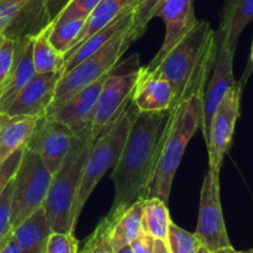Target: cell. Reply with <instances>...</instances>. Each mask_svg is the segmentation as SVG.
Instances as JSON below:
<instances>
[{"label": "cell", "mask_w": 253, "mask_h": 253, "mask_svg": "<svg viewBox=\"0 0 253 253\" xmlns=\"http://www.w3.org/2000/svg\"><path fill=\"white\" fill-rule=\"evenodd\" d=\"M242 253H253V249L250 250V251H246V252H242Z\"/></svg>", "instance_id": "f6af8a7d"}, {"label": "cell", "mask_w": 253, "mask_h": 253, "mask_svg": "<svg viewBox=\"0 0 253 253\" xmlns=\"http://www.w3.org/2000/svg\"><path fill=\"white\" fill-rule=\"evenodd\" d=\"M141 67L140 56L136 53L116 64L108 73L91 119L89 133L91 143L95 142L106 127L115 121L119 114L131 103Z\"/></svg>", "instance_id": "52a82bcc"}, {"label": "cell", "mask_w": 253, "mask_h": 253, "mask_svg": "<svg viewBox=\"0 0 253 253\" xmlns=\"http://www.w3.org/2000/svg\"><path fill=\"white\" fill-rule=\"evenodd\" d=\"M22 150H24V147L21 150L16 151L14 155L10 156L5 162H2L0 165V194L4 192L7 184L14 179L15 173H16L17 167L20 165V161H21Z\"/></svg>", "instance_id": "e575fe53"}, {"label": "cell", "mask_w": 253, "mask_h": 253, "mask_svg": "<svg viewBox=\"0 0 253 253\" xmlns=\"http://www.w3.org/2000/svg\"><path fill=\"white\" fill-rule=\"evenodd\" d=\"M202 121L203 96H195L170 109L147 198H160L168 204L185 148L198 128L202 127Z\"/></svg>", "instance_id": "3957f363"}, {"label": "cell", "mask_w": 253, "mask_h": 253, "mask_svg": "<svg viewBox=\"0 0 253 253\" xmlns=\"http://www.w3.org/2000/svg\"><path fill=\"white\" fill-rule=\"evenodd\" d=\"M155 241L151 235L141 232L135 240L130 244L131 250L133 253H153V249H155Z\"/></svg>", "instance_id": "d590c367"}, {"label": "cell", "mask_w": 253, "mask_h": 253, "mask_svg": "<svg viewBox=\"0 0 253 253\" xmlns=\"http://www.w3.org/2000/svg\"><path fill=\"white\" fill-rule=\"evenodd\" d=\"M51 180V172L47 169L41 157L34 151L24 147L21 161L12 180V229L43 207Z\"/></svg>", "instance_id": "ba28073f"}, {"label": "cell", "mask_w": 253, "mask_h": 253, "mask_svg": "<svg viewBox=\"0 0 253 253\" xmlns=\"http://www.w3.org/2000/svg\"><path fill=\"white\" fill-rule=\"evenodd\" d=\"M158 2L160 0H135L132 9V35L135 41L146 32Z\"/></svg>", "instance_id": "f546056e"}, {"label": "cell", "mask_w": 253, "mask_h": 253, "mask_svg": "<svg viewBox=\"0 0 253 253\" xmlns=\"http://www.w3.org/2000/svg\"><path fill=\"white\" fill-rule=\"evenodd\" d=\"M195 236L203 247L212 253L232 246L222 212L219 169L209 168L204 177Z\"/></svg>", "instance_id": "9c48e42d"}, {"label": "cell", "mask_w": 253, "mask_h": 253, "mask_svg": "<svg viewBox=\"0 0 253 253\" xmlns=\"http://www.w3.org/2000/svg\"><path fill=\"white\" fill-rule=\"evenodd\" d=\"M153 253H170L168 250L167 244L163 240H156L155 241V249H153Z\"/></svg>", "instance_id": "ab89813d"}, {"label": "cell", "mask_w": 253, "mask_h": 253, "mask_svg": "<svg viewBox=\"0 0 253 253\" xmlns=\"http://www.w3.org/2000/svg\"><path fill=\"white\" fill-rule=\"evenodd\" d=\"M252 68H253V41H252V47H251V54H250V63H249V67H247L246 72L244 73V77H242V79L240 82L242 83V85H246V82L247 79H249L250 74H251L252 72Z\"/></svg>", "instance_id": "f35d334b"}, {"label": "cell", "mask_w": 253, "mask_h": 253, "mask_svg": "<svg viewBox=\"0 0 253 253\" xmlns=\"http://www.w3.org/2000/svg\"><path fill=\"white\" fill-rule=\"evenodd\" d=\"M111 225H113V219L109 215L101 219L95 230L86 239L83 249L78 251V253H115L110 237Z\"/></svg>", "instance_id": "83f0119b"}, {"label": "cell", "mask_w": 253, "mask_h": 253, "mask_svg": "<svg viewBox=\"0 0 253 253\" xmlns=\"http://www.w3.org/2000/svg\"><path fill=\"white\" fill-rule=\"evenodd\" d=\"M198 253H212V252H210L209 250H207V249H205V247L202 246L199 249V251H198Z\"/></svg>", "instance_id": "7bdbcfd3"}, {"label": "cell", "mask_w": 253, "mask_h": 253, "mask_svg": "<svg viewBox=\"0 0 253 253\" xmlns=\"http://www.w3.org/2000/svg\"><path fill=\"white\" fill-rule=\"evenodd\" d=\"M69 0H46V11L48 16L49 24L57 17V15L62 11Z\"/></svg>", "instance_id": "8d00e7d4"}, {"label": "cell", "mask_w": 253, "mask_h": 253, "mask_svg": "<svg viewBox=\"0 0 253 253\" xmlns=\"http://www.w3.org/2000/svg\"><path fill=\"white\" fill-rule=\"evenodd\" d=\"M217 49V32L208 21L198 20L152 71L146 72L141 67V72L165 78L170 84L173 108L195 96H204Z\"/></svg>", "instance_id": "7a4b0ae2"}, {"label": "cell", "mask_w": 253, "mask_h": 253, "mask_svg": "<svg viewBox=\"0 0 253 253\" xmlns=\"http://www.w3.org/2000/svg\"><path fill=\"white\" fill-rule=\"evenodd\" d=\"M78 245L74 234L52 232L47 242L46 253H78Z\"/></svg>", "instance_id": "836d02e7"}, {"label": "cell", "mask_w": 253, "mask_h": 253, "mask_svg": "<svg viewBox=\"0 0 253 253\" xmlns=\"http://www.w3.org/2000/svg\"><path fill=\"white\" fill-rule=\"evenodd\" d=\"M172 222L167 203L156 197L142 199V231L156 240H167Z\"/></svg>", "instance_id": "d4e9b609"}, {"label": "cell", "mask_w": 253, "mask_h": 253, "mask_svg": "<svg viewBox=\"0 0 253 253\" xmlns=\"http://www.w3.org/2000/svg\"><path fill=\"white\" fill-rule=\"evenodd\" d=\"M133 4H135V0H101L96 5L95 9L91 11V14L86 17L85 24H84L81 34L78 35V37L74 41L73 46H72V48L68 52L76 49L88 37H90L96 31L105 27L110 22H113L124 11L132 7Z\"/></svg>", "instance_id": "cb8c5ba5"}, {"label": "cell", "mask_w": 253, "mask_h": 253, "mask_svg": "<svg viewBox=\"0 0 253 253\" xmlns=\"http://www.w3.org/2000/svg\"><path fill=\"white\" fill-rule=\"evenodd\" d=\"M132 42H135V39H133L132 24H131L119 32L115 37H113L99 51L62 74L54 90L53 101L47 110L46 115L52 113L57 106L61 105L79 90L108 74L119 63L120 58L127 51Z\"/></svg>", "instance_id": "8992f818"}, {"label": "cell", "mask_w": 253, "mask_h": 253, "mask_svg": "<svg viewBox=\"0 0 253 253\" xmlns=\"http://www.w3.org/2000/svg\"><path fill=\"white\" fill-rule=\"evenodd\" d=\"M76 133L63 124L48 116L37 119L34 131L24 147L34 151L53 175L71 152Z\"/></svg>", "instance_id": "8fae6325"}, {"label": "cell", "mask_w": 253, "mask_h": 253, "mask_svg": "<svg viewBox=\"0 0 253 253\" xmlns=\"http://www.w3.org/2000/svg\"><path fill=\"white\" fill-rule=\"evenodd\" d=\"M62 74V71L36 73L1 114L7 116H32L37 119L46 116Z\"/></svg>", "instance_id": "5bb4252c"}, {"label": "cell", "mask_w": 253, "mask_h": 253, "mask_svg": "<svg viewBox=\"0 0 253 253\" xmlns=\"http://www.w3.org/2000/svg\"><path fill=\"white\" fill-rule=\"evenodd\" d=\"M0 253H22V252H21V249H20L19 244H17V241L15 240V237L11 235V236L7 239V241L0 247Z\"/></svg>", "instance_id": "74e56055"}, {"label": "cell", "mask_w": 253, "mask_h": 253, "mask_svg": "<svg viewBox=\"0 0 253 253\" xmlns=\"http://www.w3.org/2000/svg\"><path fill=\"white\" fill-rule=\"evenodd\" d=\"M89 133L90 130L76 136L66 161L52 175L51 185L43 203L44 214L52 232L74 234L76 226L72 221V209L83 167L93 145Z\"/></svg>", "instance_id": "5b68a950"}, {"label": "cell", "mask_w": 253, "mask_h": 253, "mask_svg": "<svg viewBox=\"0 0 253 253\" xmlns=\"http://www.w3.org/2000/svg\"><path fill=\"white\" fill-rule=\"evenodd\" d=\"M108 215L113 219L110 237L114 252L130 245L142 232V199L136 200L123 211Z\"/></svg>", "instance_id": "603a6c76"}, {"label": "cell", "mask_w": 253, "mask_h": 253, "mask_svg": "<svg viewBox=\"0 0 253 253\" xmlns=\"http://www.w3.org/2000/svg\"><path fill=\"white\" fill-rule=\"evenodd\" d=\"M52 234L43 207L12 230V236L22 253H46L47 242Z\"/></svg>", "instance_id": "44dd1931"}, {"label": "cell", "mask_w": 253, "mask_h": 253, "mask_svg": "<svg viewBox=\"0 0 253 253\" xmlns=\"http://www.w3.org/2000/svg\"><path fill=\"white\" fill-rule=\"evenodd\" d=\"M4 40H5L4 35H0V47H1V44H2V42H4Z\"/></svg>", "instance_id": "ee69618b"}, {"label": "cell", "mask_w": 253, "mask_h": 253, "mask_svg": "<svg viewBox=\"0 0 253 253\" xmlns=\"http://www.w3.org/2000/svg\"><path fill=\"white\" fill-rule=\"evenodd\" d=\"M15 47H16V40L9 39V37H5L4 42L0 47V95L9 81L10 73H11Z\"/></svg>", "instance_id": "1f68e13d"}, {"label": "cell", "mask_w": 253, "mask_h": 253, "mask_svg": "<svg viewBox=\"0 0 253 253\" xmlns=\"http://www.w3.org/2000/svg\"><path fill=\"white\" fill-rule=\"evenodd\" d=\"M101 0H69L56 19H85ZM54 19V20H56Z\"/></svg>", "instance_id": "d6a6232c"}, {"label": "cell", "mask_w": 253, "mask_h": 253, "mask_svg": "<svg viewBox=\"0 0 253 253\" xmlns=\"http://www.w3.org/2000/svg\"><path fill=\"white\" fill-rule=\"evenodd\" d=\"M36 74L32 61V36H25L16 40L14 64L9 81L0 95V114L16 98L21 89Z\"/></svg>", "instance_id": "ac0fdd59"}, {"label": "cell", "mask_w": 253, "mask_h": 253, "mask_svg": "<svg viewBox=\"0 0 253 253\" xmlns=\"http://www.w3.org/2000/svg\"><path fill=\"white\" fill-rule=\"evenodd\" d=\"M48 26L32 36V61L36 73L63 72L64 57L53 48L48 40Z\"/></svg>", "instance_id": "484cf974"}, {"label": "cell", "mask_w": 253, "mask_h": 253, "mask_svg": "<svg viewBox=\"0 0 253 253\" xmlns=\"http://www.w3.org/2000/svg\"><path fill=\"white\" fill-rule=\"evenodd\" d=\"M131 103L141 113L169 110L173 104L172 86L165 78L140 71Z\"/></svg>", "instance_id": "e0dca14e"}, {"label": "cell", "mask_w": 253, "mask_h": 253, "mask_svg": "<svg viewBox=\"0 0 253 253\" xmlns=\"http://www.w3.org/2000/svg\"><path fill=\"white\" fill-rule=\"evenodd\" d=\"M166 244L170 253H198L202 247L195 234H190L173 221L169 225Z\"/></svg>", "instance_id": "f1b7e54d"}, {"label": "cell", "mask_w": 253, "mask_h": 253, "mask_svg": "<svg viewBox=\"0 0 253 253\" xmlns=\"http://www.w3.org/2000/svg\"><path fill=\"white\" fill-rule=\"evenodd\" d=\"M106 76L108 74L79 90L78 93L67 99L64 103L57 106L52 113L46 116L66 125L76 135L90 130L91 119H93L94 110H95L96 101H98L99 94H100L101 86L105 82Z\"/></svg>", "instance_id": "2e32d148"}, {"label": "cell", "mask_w": 253, "mask_h": 253, "mask_svg": "<svg viewBox=\"0 0 253 253\" xmlns=\"http://www.w3.org/2000/svg\"><path fill=\"white\" fill-rule=\"evenodd\" d=\"M136 111H137L136 106L132 103L128 104L119 114L115 121L111 123L91 145L85 165L83 167L81 182L72 209V221L74 226H77L84 205L98 183L110 168H114L119 161Z\"/></svg>", "instance_id": "277c9868"}, {"label": "cell", "mask_w": 253, "mask_h": 253, "mask_svg": "<svg viewBox=\"0 0 253 253\" xmlns=\"http://www.w3.org/2000/svg\"><path fill=\"white\" fill-rule=\"evenodd\" d=\"M85 19H56L48 26V40L53 48L61 54H66L73 46L81 34Z\"/></svg>", "instance_id": "4316f807"}, {"label": "cell", "mask_w": 253, "mask_h": 253, "mask_svg": "<svg viewBox=\"0 0 253 253\" xmlns=\"http://www.w3.org/2000/svg\"><path fill=\"white\" fill-rule=\"evenodd\" d=\"M253 21V0H226L222 9L217 39L226 40L236 52L237 43L247 25Z\"/></svg>", "instance_id": "ffe728a7"}, {"label": "cell", "mask_w": 253, "mask_h": 253, "mask_svg": "<svg viewBox=\"0 0 253 253\" xmlns=\"http://www.w3.org/2000/svg\"><path fill=\"white\" fill-rule=\"evenodd\" d=\"M217 42L219 49L212 68V76L203 96V121L200 128L204 138H207L210 121L215 110L227 91L236 84L234 76L235 52L230 48L226 40L217 39Z\"/></svg>", "instance_id": "9a60e30c"}, {"label": "cell", "mask_w": 253, "mask_h": 253, "mask_svg": "<svg viewBox=\"0 0 253 253\" xmlns=\"http://www.w3.org/2000/svg\"><path fill=\"white\" fill-rule=\"evenodd\" d=\"M132 9L133 6L127 9L126 11H124L123 14H121L120 16L116 17L113 22H110V24L106 25L105 27H103L101 30L96 31L95 34L91 35L90 37H88V39H86L83 43L79 44L76 49L64 54L63 73L68 72L69 69L76 67L77 64L81 63L82 61H84V59L88 58L89 56L95 53V52L99 51L101 47L105 46L113 37H115L119 32L123 31L125 27H127L128 25L132 24Z\"/></svg>", "instance_id": "d6986e66"}, {"label": "cell", "mask_w": 253, "mask_h": 253, "mask_svg": "<svg viewBox=\"0 0 253 253\" xmlns=\"http://www.w3.org/2000/svg\"><path fill=\"white\" fill-rule=\"evenodd\" d=\"M242 90V83L236 82L222 98L210 121L205 142L209 153V168L212 169H221L222 161L231 147L235 127L240 116Z\"/></svg>", "instance_id": "30bf717a"}, {"label": "cell", "mask_w": 253, "mask_h": 253, "mask_svg": "<svg viewBox=\"0 0 253 253\" xmlns=\"http://www.w3.org/2000/svg\"><path fill=\"white\" fill-rule=\"evenodd\" d=\"M12 180L0 194V247L7 241L14 230L11 224V202L12 190H14Z\"/></svg>", "instance_id": "4dcf8cb0"}, {"label": "cell", "mask_w": 253, "mask_h": 253, "mask_svg": "<svg viewBox=\"0 0 253 253\" xmlns=\"http://www.w3.org/2000/svg\"><path fill=\"white\" fill-rule=\"evenodd\" d=\"M214 253H242V252L236 251V250H235L234 247L230 246V247H226V249L219 250V251H216V252H214Z\"/></svg>", "instance_id": "60d3db41"}, {"label": "cell", "mask_w": 253, "mask_h": 253, "mask_svg": "<svg viewBox=\"0 0 253 253\" xmlns=\"http://www.w3.org/2000/svg\"><path fill=\"white\" fill-rule=\"evenodd\" d=\"M115 253H133L132 250H131L130 245H127V246H124L121 247V249H119L118 251H115Z\"/></svg>", "instance_id": "b9f144b4"}, {"label": "cell", "mask_w": 253, "mask_h": 253, "mask_svg": "<svg viewBox=\"0 0 253 253\" xmlns=\"http://www.w3.org/2000/svg\"><path fill=\"white\" fill-rule=\"evenodd\" d=\"M47 25L46 0H0V35L17 40L34 36Z\"/></svg>", "instance_id": "7c38bea8"}, {"label": "cell", "mask_w": 253, "mask_h": 253, "mask_svg": "<svg viewBox=\"0 0 253 253\" xmlns=\"http://www.w3.org/2000/svg\"><path fill=\"white\" fill-rule=\"evenodd\" d=\"M37 118L0 114V165L21 150L34 131Z\"/></svg>", "instance_id": "7402d4cb"}, {"label": "cell", "mask_w": 253, "mask_h": 253, "mask_svg": "<svg viewBox=\"0 0 253 253\" xmlns=\"http://www.w3.org/2000/svg\"><path fill=\"white\" fill-rule=\"evenodd\" d=\"M153 17H161L165 22L166 34L163 43L143 71H152L158 62L178 43L183 36L198 22L193 0H160L153 11Z\"/></svg>", "instance_id": "4fadbf2b"}, {"label": "cell", "mask_w": 253, "mask_h": 253, "mask_svg": "<svg viewBox=\"0 0 253 253\" xmlns=\"http://www.w3.org/2000/svg\"><path fill=\"white\" fill-rule=\"evenodd\" d=\"M168 116L169 110L136 111L111 174L115 197L110 212L123 211L136 200L147 198Z\"/></svg>", "instance_id": "6da1fadb"}]
</instances>
